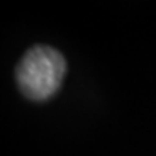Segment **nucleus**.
<instances>
[{"mask_svg":"<svg viewBox=\"0 0 156 156\" xmlns=\"http://www.w3.org/2000/svg\"><path fill=\"white\" fill-rule=\"evenodd\" d=\"M66 69V59L58 49L37 45L30 48L18 64V86L26 97L45 101L59 89Z\"/></svg>","mask_w":156,"mask_h":156,"instance_id":"1","label":"nucleus"}]
</instances>
